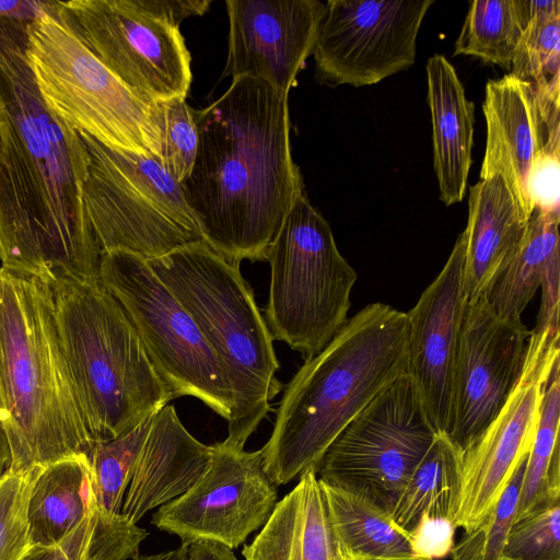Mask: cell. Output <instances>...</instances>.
Masks as SVG:
<instances>
[{"mask_svg":"<svg viewBox=\"0 0 560 560\" xmlns=\"http://www.w3.org/2000/svg\"><path fill=\"white\" fill-rule=\"evenodd\" d=\"M266 260L271 270L267 327L272 339L285 342L306 361L347 323L358 275L305 190L293 201Z\"/></svg>","mask_w":560,"mask_h":560,"instance_id":"8","label":"cell"},{"mask_svg":"<svg viewBox=\"0 0 560 560\" xmlns=\"http://www.w3.org/2000/svg\"><path fill=\"white\" fill-rule=\"evenodd\" d=\"M456 529L448 516L422 513L416 526L408 533L416 557L435 560L450 556L455 544Z\"/></svg>","mask_w":560,"mask_h":560,"instance_id":"37","label":"cell"},{"mask_svg":"<svg viewBox=\"0 0 560 560\" xmlns=\"http://www.w3.org/2000/svg\"><path fill=\"white\" fill-rule=\"evenodd\" d=\"M460 233L440 273L407 312V373L436 433L447 431L458 339L467 299Z\"/></svg>","mask_w":560,"mask_h":560,"instance_id":"19","label":"cell"},{"mask_svg":"<svg viewBox=\"0 0 560 560\" xmlns=\"http://www.w3.org/2000/svg\"><path fill=\"white\" fill-rule=\"evenodd\" d=\"M427 81L440 199L452 206L460 202L466 192L472 162L475 105L466 97L455 68L443 55L428 59Z\"/></svg>","mask_w":560,"mask_h":560,"instance_id":"22","label":"cell"},{"mask_svg":"<svg viewBox=\"0 0 560 560\" xmlns=\"http://www.w3.org/2000/svg\"><path fill=\"white\" fill-rule=\"evenodd\" d=\"M61 351L94 441L121 436L173 399L116 298L101 280L48 284Z\"/></svg>","mask_w":560,"mask_h":560,"instance_id":"5","label":"cell"},{"mask_svg":"<svg viewBox=\"0 0 560 560\" xmlns=\"http://www.w3.org/2000/svg\"><path fill=\"white\" fill-rule=\"evenodd\" d=\"M527 457V456H526ZM526 458L518 465L493 509L454 544L451 560H500L515 521Z\"/></svg>","mask_w":560,"mask_h":560,"instance_id":"34","label":"cell"},{"mask_svg":"<svg viewBox=\"0 0 560 560\" xmlns=\"http://www.w3.org/2000/svg\"><path fill=\"white\" fill-rule=\"evenodd\" d=\"M436 432L407 372L383 388L327 447L314 470L390 514Z\"/></svg>","mask_w":560,"mask_h":560,"instance_id":"11","label":"cell"},{"mask_svg":"<svg viewBox=\"0 0 560 560\" xmlns=\"http://www.w3.org/2000/svg\"><path fill=\"white\" fill-rule=\"evenodd\" d=\"M558 350L528 346L522 376L506 402L460 454L453 511L456 528H475L493 509L526 458L539 417L542 390Z\"/></svg>","mask_w":560,"mask_h":560,"instance_id":"16","label":"cell"},{"mask_svg":"<svg viewBox=\"0 0 560 560\" xmlns=\"http://www.w3.org/2000/svg\"><path fill=\"white\" fill-rule=\"evenodd\" d=\"M60 2L82 40L125 84L151 102L186 98L191 58L179 27L135 0Z\"/></svg>","mask_w":560,"mask_h":560,"instance_id":"13","label":"cell"},{"mask_svg":"<svg viewBox=\"0 0 560 560\" xmlns=\"http://www.w3.org/2000/svg\"><path fill=\"white\" fill-rule=\"evenodd\" d=\"M11 463V454L7 438L0 428V469L8 470Z\"/></svg>","mask_w":560,"mask_h":560,"instance_id":"42","label":"cell"},{"mask_svg":"<svg viewBox=\"0 0 560 560\" xmlns=\"http://www.w3.org/2000/svg\"><path fill=\"white\" fill-rule=\"evenodd\" d=\"M199 143L180 183L205 243L229 262L266 260L303 178L292 158L288 95L248 75L195 110Z\"/></svg>","mask_w":560,"mask_h":560,"instance_id":"2","label":"cell"},{"mask_svg":"<svg viewBox=\"0 0 560 560\" xmlns=\"http://www.w3.org/2000/svg\"><path fill=\"white\" fill-rule=\"evenodd\" d=\"M55 1L0 0V18L30 24L49 11Z\"/></svg>","mask_w":560,"mask_h":560,"instance_id":"39","label":"cell"},{"mask_svg":"<svg viewBox=\"0 0 560 560\" xmlns=\"http://www.w3.org/2000/svg\"><path fill=\"white\" fill-rule=\"evenodd\" d=\"M133 560H187V546L180 545L179 547L162 551L153 555L138 556Z\"/></svg>","mask_w":560,"mask_h":560,"instance_id":"41","label":"cell"},{"mask_svg":"<svg viewBox=\"0 0 560 560\" xmlns=\"http://www.w3.org/2000/svg\"><path fill=\"white\" fill-rule=\"evenodd\" d=\"M407 313L375 302L348 318L284 388L271 435L260 448L277 485L314 469L349 422L407 372Z\"/></svg>","mask_w":560,"mask_h":560,"instance_id":"3","label":"cell"},{"mask_svg":"<svg viewBox=\"0 0 560 560\" xmlns=\"http://www.w3.org/2000/svg\"><path fill=\"white\" fill-rule=\"evenodd\" d=\"M434 0H329L313 50L316 80L330 88L376 84L410 68Z\"/></svg>","mask_w":560,"mask_h":560,"instance_id":"12","label":"cell"},{"mask_svg":"<svg viewBox=\"0 0 560 560\" xmlns=\"http://www.w3.org/2000/svg\"><path fill=\"white\" fill-rule=\"evenodd\" d=\"M0 428L10 471L89 455L95 444L61 351L50 288L1 267Z\"/></svg>","mask_w":560,"mask_h":560,"instance_id":"4","label":"cell"},{"mask_svg":"<svg viewBox=\"0 0 560 560\" xmlns=\"http://www.w3.org/2000/svg\"><path fill=\"white\" fill-rule=\"evenodd\" d=\"M27 24L0 18V262L46 284L100 280L102 250L84 206L89 156L44 102Z\"/></svg>","mask_w":560,"mask_h":560,"instance_id":"1","label":"cell"},{"mask_svg":"<svg viewBox=\"0 0 560 560\" xmlns=\"http://www.w3.org/2000/svg\"><path fill=\"white\" fill-rule=\"evenodd\" d=\"M5 471H7V470L0 469V478L2 477V475H3Z\"/></svg>","mask_w":560,"mask_h":560,"instance_id":"44","label":"cell"},{"mask_svg":"<svg viewBox=\"0 0 560 560\" xmlns=\"http://www.w3.org/2000/svg\"><path fill=\"white\" fill-rule=\"evenodd\" d=\"M96 505L88 455L77 454L38 466L26 513L31 545L58 544Z\"/></svg>","mask_w":560,"mask_h":560,"instance_id":"24","label":"cell"},{"mask_svg":"<svg viewBox=\"0 0 560 560\" xmlns=\"http://www.w3.org/2000/svg\"><path fill=\"white\" fill-rule=\"evenodd\" d=\"M524 219L501 176L469 188L464 230V291L467 302L485 295L515 256L525 235Z\"/></svg>","mask_w":560,"mask_h":560,"instance_id":"21","label":"cell"},{"mask_svg":"<svg viewBox=\"0 0 560 560\" xmlns=\"http://www.w3.org/2000/svg\"><path fill=\"white\" fill-rule=\"evenodd\" d=\"M79 135L89 156L84 206L102 253L121 249L150 260L205 243L180 183L154 156Z\"/></svg>","mask_w":560,"mask_h":560,"instance_id":"9","label":"cell"},{"mask_svg":"<svg viewBox=\"0 0 560 560\" xmlns=\"http://www.w3.org/2000/svg\"><path fill=\"white\" fill-rule=\"evenodd\" d=\"M100 280L122 306L173 399L192 396L228 421L231 393L219 361L147 260L128 250L102 253Z\"/></svg>","mask_w":560,"mask_h":560,"instance_id":"10","label":"cell"},{"mask_svg":"<svg viewBox=\"0 0 560 560\" xmlns=\"http://www.w3.org/2000/svg\"><path fill=\"white\" fill-rule=\"evenodd\" d=\"M404 560H431V559L421 558V557H415V558L404 559Z\"/></svg>","mask_w":560,"mask_h":560,"instance_id":"43","label":"cell"},{"mask_svg":"<svg viewBox=\"0 0 560 560\" xmlns=\"http://www.w3.org/2000/svg\"><path fill=\"white\" fill-rule=\"evenodd\" d=\"M26 56L44 102L77 132L115 151L158 158L154 102L97 58L60 1L27 24Z\"/></svg>","mask_w":560,"mask_h":560,"instance_id":"7","label":"cell"},{"mask_svg":"<svg viewBox=\"0 0 560 560\" xmlns=\"http://www.w3.org/2000/svg\"><path fill=\"white\" fill-rule=\"evenodd\" d=\"M527 25L510 73L560 105V1L523 0Z\"/></svg>","mask_w":560,"mask_h":560,"instance_id":"30","label":"cell"},{"mask_svg":"<svg viewBox=\"0 0 560 560\" xmlns=\"http://www.w3.org/2000/svg\"><path fill=\"white\" fill-rule=\"evenodd\" d=\"M191 316L214 353L231 393L223 444L244 450L283 385L273 339L238 266L206 243L147 260Z\"/></svg>","mask_w":560,"mask_h":560,"instance_id":"6","label":"cell"},{"mask_svg":"<svg viewBox=\"0 0 560 560\" xmlns=\"http://www.w3.org/2000/svg\"><path fill=\"white\" fill-rule=\"evenodd\" d=\"M277 503V485L265 470L261 451L235 450L220 442L211 445L205 475L160 506L151 523L185 546L211 540L234 549L266 524Z\"/></svg>","mask_w":560,"mask_h":560,"instance_id":"14","label":"cell"},{"mask_svg":"<svg viewBox=\"0 0 560 560\" xmlns=\"http://www.w3.org/2000/svg\"><path fill=\"white\" fill-rule=\"evenodd\" d=\"M460 454L445 433L436 434L389 514L398 528L408 534L421 514L434 504H447L454 511Z\"/></svg>","mask_w":560,"mask_h":560,"instance_id":"31","label":"cell"},{"mask_svg":"<svg viewBox=\"0 0 560 560\" xmlns=\"http://www.w3.org/2000/svg\"><path fill=\"white\" fill-rule=\"evenodd\" d=\"M560 380L559 359L544 386L532 446L526 457L515 520L549 502L560 500Z\"/></svg>","mask_w":560,"mask_h":560,"instance_id":"27","label":"cell"},{"mask_svg":"<svg viewBox=\"0 0 560 560\" xmlns=\"http://www.w3.org/2000/svg\"><path fill=\"white\" fill-rule=\"evenodd\" d=\"M527 22L523 0L471 1L454 56H474L511 71Z\"/></svg>","mask_w":560,"mask_h":560,"instance_id":"29","label":"cell"},{"mask_svg":"<svg viewBox=\"0 0 560 560\" xmlns=\"http://www.w3.org/2000/svg\"><path fill=\"white\" fill-rule=\"evenodd\" d=\"M211 446L195 439L173 405L153 418L127 486L120 514L137 524L189 490L207 471Z\"/></svg>","mask_w":560,"mask_h":560,"instance_id":"20","label":"cell"},{"mask_svg":"<svg viewBox=\"0 0 560 560\" xmlns=\"http://www.w3.org/2000/svg\"><path fill=\"white\" fill-rule=\"evenodd\" d=\"M560 213L534 210L522 243L510 264L485 294L501 316L521 318L559 256Z\"/></svg>","mask_w":560,"mask_h":560,"instance_id":"26","label":"cell"},{"mask_svg":"<svg viewBox=\"0 0 560 560\" xmlns=\"http://www.w3.org/2000/svg\"><path fill=\"white\" fill-rule=\"evenodd\" d=\"M560 500L516 518L500 560H560Z\"/></svg>","mask_w":560,"mask_h":560,"instance_id":"35","label":"cell"},{"mask_svg":"<svg viewBox=\"0 0 560 560\" xmlns=\"http://www.w3.org/2000/svg\"><path fill=\"white\" fill-rule=\"evenodd\" d=\"M529 335L521 318L495 313L486 295L467 302L446 431L460 451L492 422L517 385Z\"/></svg>","mask_w":560,"mask_h":560,"instance_id":"15","label":"cell"},{"mask_svg":"<svg viewBox=\"0 0 560 560\" xmlns=\"http://www.w3.org/2000/svg\"><path fill=\"white\" fill-rule=\"evenodd\" d=\"M342 560L415 558L407 533L364 498L319 480Z\"/></svg>","mask_w":560,"mask_h":560,"instance_id":"25","label":"cell"},{"mask_svg":"<svg viewBox=\"0 0 560 560\" xmlns=\"http://www.w3.org/2000/svg\"><path fill=\"white\" fill-rule=\"evenodd\" d=\"M154 416L121 436L96 442L88 455L93 493L101 510L120 514L127 486Z\"/></svg>","mask_w":560,"mask_h":560,"instance_id":"32","label":"cell"},{"mask_svg":"<svg viewBox=\"0 0 560 560\" xmlns=\"http://www.w3.org/2000/svg\"><path fill=\"white\" fill-rule=\"evenodd\" d=\"M136 4L155 18L179 27V24L191 16L205 14L210 0H135Z\"/></svg>","mask_w":560,"mask_h":560,"instance_id":"38","label":"cell"},{"mask_svg":"<svg viewBox=\"0 0 560 560\" xmlns=\"http://www.w3.org/2000/svg\"><path fill=\"white\" fill-rule=\"evenodd\" d=\"M37 469L7 470L0 478V560H21L32 547L26 513Z\"/></svg>","mask_w":560,"mask_h":560,"instance_id":"36","label":"cell"},{"mask_svg":"<svg viewBox=\"0 0 560 560\" xmlns=\"http://www.w3.org/2000/svg\"><path fill=\"white\" fill-rule=\"evenodd\" d=\"M148 532L122 514L96 505L62 540L50 547L32 546L21 560H133Z\"/></svg>","mask_w":560,"mask_h":560,"instance_id":"28","label":"cell"},{"mask_svg":"<svg viewBox=\"0 0 560 560\" xmlns=\"http://www.w3.org/2000/svg\"><path fill=\"white\" fill-rule=\"evenodd\" d=\"M187 560H238L231 548L211 540H199L187 546Z\"/></svg>","mask_w":560,"mask_h":560,"instance_id":"40","label":"cell"},{"mask_svg":"<svg viewBox=\"0 0 560 560\" xmlns=\"http://www.w3.org/2000/svg\"><path fill=\"white\" fill-rule=\"evenodd\" d=\"M242 555L245 560H342L314 469L304 471L296 486L278 501Z\"/></svg>","mask_w":560,"mask_h":560,"instance_id":"23","label":"cell"},{"mask_svg":"<svg viewBox=\"0 0 560 560\" xmlns=\"http://www.w3.org/2000/svg\"><path fill=\"white\" fill-rule=\"evenodd\" d=\"M482 109L487 139L480 179L501 176L529 221L534 175L560 163V105L509 72L487 82Z\"/></svg>","mask_w":560,"mask_h":560,"instance_id":"17","label":"cell"},{"mask_svg":"<svg viewBox=\"0 0 560 560\" xmlns=\"http://www.w3.org/2000/svg\"><path fill=\"white\" fill-rule=\"evenodd\" d=\"M154 104L161 144L155 159L175 180L182 183L191 172L199 143L194 109L182 97Z\"/></svg>","mask_w":560,"mask_h":560,"instance_id":"33","label":"cell"},{"mask_svg":"<svg viewBox=\"0 0 560 560\" xmlns=\"http://www.w3.org/2000/svg\"><path fill=\"white\" fill-rule=\"evenodd\" d=\"M228 58L223 77L248 75L282 94L313 54L325 12L319 0H228Z\"/></svg>","mask_w":560,"mask_h":560,"instance_id":"18","label":"cell"}]
</instances>
